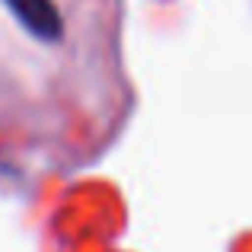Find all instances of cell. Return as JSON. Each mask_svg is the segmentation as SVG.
<instances>
[{"label":"cell","mask_w":252,"mask_h":252,"mask_svg":"<svg viewBox=\"0 0 252 252\" xmlns=\"http://www.w3.org/2000/svg\"><path fill=\"white\" fill-rule=\"evenodd\" d=\"M6 6L13 10V16L23 23V29H29L42 42H58L64 32L61 10L55 6V0H6Z\"/></svg>","instance_id":"1"}]
</instances>
